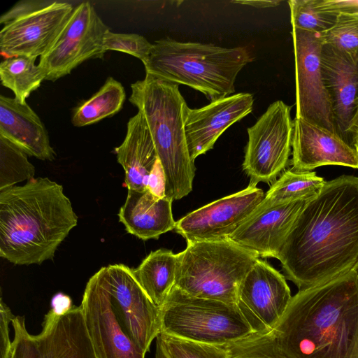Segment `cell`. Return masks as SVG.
I'll return each mask as SVG.
<instances>
[{
	"label": "cell",
	"mask_w": 358,
	"mask_h": 358,
	"mask_svg": "<svg viewBox=\"0 0 358 358\" xmlns=\"http://www.w3.org/2000/svg\"><path fill=\"white\" fill-rule=\"evenodd\" d=\"M101 280L118 316L131 339L146 353L160 333V308L136 280L132 268L122 264L101 267Z\"/></svg>",
	"instance_id": "12"
},
{
	"label": "cell",
	"mask_w": 358,
	"mask_h": 358,
	"mask_svg": "<svg viewBox=\"0 0 358 358\" xmlns=\"http://www.w3.org/2000/svg\"><path fill=\"white\" fill-rule=\"evenodd\" d=\"M78 224L62 185L34 178L0 190V256L16 265L52 259Z\"/></svg>",
	"instance_id": "3"
},
{
	"label": "cell",
	"mask_w": 358,
	"mask_h": 358,
	"mask_svg": "<svg viewBox=\"0 0 358 358\" xmlns=\"http://www.w3.org/2000/svg\"><path fill=\"white\" fill-rule=\"evenodd\" d=\"M292 297L285 276L259 258L241 283L236 303L255 333L266 334L280 320Z\"/></svg>",
	"instance_id": "15"
},
{
	"label": "cell",
	"mask_w": 358,
	"mask_h": 358,
	"mask_svg": "<svg viewBox=\"0 0 358 358\" xmlns=\"http://www.w3.org/2000/svg\"><path fill=\"white\" fill-rule=\"evenodd\" d=\"M321 70L332 104L336 133L352 146L348 129L358 108V53L324 43Z\"/></svg>",
	"instance_id": "19"
},
{
	"label": "cell",
	"mask_w": 358,
	"mask_h": 358,
	"mask_svg": "<svg viewBox=\"0 0 358 358\" xmlns=\"http://www.w3.org/2000/svg\"><path fill=\"white\" fill-rule=\"evenodd\" d=\"M27 154L0 136V190L34 178V166Z\"/></svg>",
	"instance_id": "28"
},
{
	"label": "cell",
	"mask_w": 358,
	"mask_h": 358,
	"mask_svg": "<svg viewBox=\"0 0 358 358\" xmlns=\"http://www.w3.org/2000/svg\"><path fill=\"white\" fill-rule=\"evenodd\" d=\"M172 202L167 196L158 198L148 189H128L118 213L119 220L127 233L143 241L158 239L162 234L175 229Z\"/></svg>",
	"instance_id": "22"
},
{
	"label": "cell",
	"mask_w": 358,
	"mask_h": 358,
	"mask_svg": "<svg viewBox=\"0 0 358 358\" xmlns=\"http://www.w3.org/2000/svg\"><path fill=\"white\" fill-rule=\"evenodd\" d=\"M155 358H169L162 345L156 339V350Z\"/></svg>",
	"instance_id": "41"
},
{
	"label": "cell",
	"mask_w": 358,
	"mask_h": 358,
	"mask_svg": "<svg viewBox=\"0 0 358 358\" xmlns=\"http://www.w3.org/2000/svg\"><path fill=\"white\" fill-rule=\"evenodd\" d=\"M290 110L282 101H275L248 128L243 169L250 182H273L287 166L294 129Z\"/></svg>",
	"instance_id": "9"
},
{
	"label": "cell",
	"mask_w": 358,
	"mask_h": 358,
	"mask_svg": "<svg viewBox=\"0 0 358 358\" xmlns=\"http://www.w3.org/2000/svg\"><path fill=\"white\" fill-rule=\"evenodd\" d=\"M108 29L90 2L76 6L52 46L40 57L44 80L55 81L87 59L103 58Z\"/></svg>",
	"instance_id": "10"
},
{
	"label": "cell",
	"mask_w": 358,
	"mask_h": 358,
	"mask_svg": "<svg viewBox=\"0 0 358 358\" xmlns=\"http://www.w3.org/2000/svg\"><path fill=\"white\" fill-rule=\"evenodd\" d=\"M178 254L176 287L192 296L236 303L259 257L229 240L187 243Z\"/></svg>",
	"instance_id": "6"
},
{
	"label": "cell",
	"mask_w": 358,
	"mask_h": 358,
	"mask_svg": "<svg viewBox=\"0 0 358 358\" xmlns=\"http://www.w3.org/2000/svg\"><path fill=\"white\" fill-rule=\"evenodd\" d=\"M252 94L241 92L215 100L199 108H183L184 128L190 158L194 161L212 149L222 133L250 113Z\"/></svg>",
	"instance_id": "17"
},
{
	"label": "cell",
	"mask_w": 358,
	"mask_h": 358,
	"mask_svg": "<svg viewBox=\"0 0 358 358\" xmlns=\"http://www.w3.org/2000/svg\"><path fill=\"white\" fill-rule=\"evenodd\" d=\"M293 122L292 169L310 171L326 165L358 169L356 150L338 134L300 118Z\"/></svg>",
	"instance_id": "20"
},
{
	"label": "cell",
	"mask_w": 358,
	"mask_h": 358,
	"mask_svg": "<svg viewBox=\"0 0 358 358\" xmlns=\"http://www.w3.org/2000/svg\"><path fill=\"white\" fill-rule=\"evenodd\" d=\"M231 2L234 3L245 4L258 8L275 7L281 3L280 1H233Z\"/></svg>",
	"instance_id": "39"
},
{
	"label": "cell",
	"mask_w": 358,
	"mask_h": 358,
	"mask_svg": "<svg viewBox=\"0 0 358 358\" xmlns=\"http://www.w3.org/2000/svg\"><path fill=\"white\" fill-rule=\"evenodd\" d=\"M129 101L143 115L166 177V196L179 200L192 190L194 161L186 141L178 85L148 74L131 85Z\"/></svg>",
	"instance_id": "4"
},
{
	"label": "cell",
	"mask_w": 358,
	"mask_h": 358,
	"mask_svg": "<svg viewBox=\"0 0 358 358\" xmlns=\"http://www.w3.org/2000/svg\"><path fill=\"white\" fill-rule=\"evenodd\" d=\"M125 99L122 85L108 77L98 92L73 109L72 124L80 127L112 116L122 109Z\"/></svg>",
	"instance_id": "26"
},
{
	"label": "cell",
	"mask_w": 358,
	"mask_h": 358,
	"mask_svg": "<svg viewBox=\"0 0 358 358\" xmlns=\"http://www.w3.org/2000/svg\"><path fill=\"white\" fill-rule=\"evenodd\" d=\"M36 59L35 57L17 56L7 57L0 64L2 85L12 90L15 98L20 103H25L44 80L39 66L35 64Z\"/></svg>",
	"instance_id": "27"
},
{
	"label": "cell",
	"mask_w": 358,
	"mask_h": 358,
	"mask_svg": "<svg viewBox=\"0 0 358 358\" xmlns=\"http://www.w3.org/2000/svg\"><path fill=\"white\" fill-rule=\"evenodd\" d=\"M320 6L336 15H358V0H320Z\"/></svg>",
	"instance_id": "37"
},
{
	"label": "cell",
	"mask_w": 358,
	"mask_h": 358,
	"mask_svg": "<svg viewBox=\"0 0 358 358\" xmlns=\"http://www.w3.org/2000/svg\"><path fill=\"white\" fill-rule=\"evenodd\" d=\"M229 358H277L267 334H254L243 340L224 345Z\"/></svg>",
	"instance_id": "33"
},
{
	"label": "cell",
	"mask_w": 358,
	"mask_h": 358,
	"mask_svg": "<svg viewBox=\"0 0 358 358\" xmlns=\"http://www.w3.org/2000/svg\"><path fill=\"white\" fill-rule=\"evenodd\" d=\"M160 332L215 345L255 334L237 303L188 294L176 286L160 307Z\"/></svg>",
	"instance_id": "7"
},
{
	"label": "cell",
	"mask_w": 358,
	"mask_h": 358,
	"mask_svg": "<svg viewBox=\"0 0 358 358\" xmlns=\"http://www.w3.org/2000/svg\"><path fill=\"white\" fill-rule=\"evenodd\" d=\"M152 48L145 37L137 34L114 33L109 30L105 32L103 39V49L127 53L139 59L145 64Z\"/></svg>",
	"instance_id": "32"
},
{
	"label": "cell",
	"mask_w": 358,
	"mask_h": 358,
	"mask_svg": "<svg viewBox=\"0 0 358 358\" xmlns=\"http://www.w3.org/2000/svg\"><path fill=\"white\" fill-rule=\"evenodd\" d=\"M73 9L71 3L53 1L5 24L0 31L1 55L41 57L52 46Z\"/></svg>",
	"instance_id": "16"
},
{
	"label": "cell",
	"mask_w": 358,
	"mask_h": 358,
	"mask_svg": "<svg viewBox=\"0 0 358 358\" xmlns=\"http://www.w3.org/2000/svg\"><path fill=\"white\" fill-rule=\"evenodd\" d=\"M115 152L124 171L127 189L146 190L158 156L146 121L139 111L129 120L124 140Z\"/></svg>",
	"instance_id": "23"
},
{
	"label": "cell",
	"mask_w": 358,
	"mask_h": 358,
	"mask_svg": "<svg viewBox=\"0 0 358 358\" xmlns=\"http://www.w3.org/2000/svg\"><path fill=\"white\" fill-rule=\"evenodd\" d=\"M265 196L250 182L244 189L208 203L176 222L175 231L187 243L227 240L255 211Z\"/></svg>",
	"instance_id": "13"
},
{
	"label": "cell",
	"mask_w": 358,
	"mask_h": 358,
	"mask_svg": "<svg viewBox=\"0 0 358 358\" xmlns=\"http://www.w3.org/2000/svg\"><path fill=\"white\" fill-rule=\"evenodd\" d=\"M348 135L351 144L353 146L354 138L357 135H358V108L349 127Z\"/></svg>",
	"instance_id": "40"
},
{
	"label": "cell",
	"mask_w": 358,
	"mask_h": 358,
	"mask_svg": "<svg viewBox=\"0 0 358 358\" xmlns=\"http://www.w3.org/2000/svg\"><path fill=\"white\" fill-rule=\"evenodd\" d=\"M159 341L169 358H229L224 345L192 341L160 332Z\"/></svg>",
	"instance_id": "30"
},
{
	"label": "cell",
	"mask_w": 358,
	"mask_h": 358,
	"mask_svg": "<svg viewBox=\"0 0 358 358\" xmlns=\"http://www.w3.org/2000/svg\"><path fill=\"white\" fill-rule=\"evenodd\" d=\"M52 2L41 0L20 1L1 16L0 23L5 24L22 15L39 10Z\"/></svg>",
	"instance_id": "35"
},
{
	"label": "cell",
	"mask_w": 358,
	"mask_h": 358,
	"mask_svg": "<svg viewBox=\"0 0 358 358\" xmlns=\"http://www.w3.org/2000/svg\"><path fill=\"white\" fill-rule=\"evenodd\" d=\"M147 189L158 198L166 197V177L159 159L156 161L148 179Z\"/></svg>",
	"instance_id": "36"
},
{
	"label": "cell",
	"mask_w": 358,
	"mask_h": 358,
	"mask_svg": "<svg viewBox=\"0 0 358 358\" xmlns=\"http://www.w3.org/2000/svg\"><path fill=\"white\" fill-rule=\"evenodd\" d=\"M73 306L69 296L59 293L52 298L50 310L57 315H62L69 311Z\"/></svg>",
	"instance_id": "38"
},
{
	"label": "cell",
	"mask_w": 358,
	"mask_h": 358,
	"mask_svg": "<svg viewBox=\"0 0 358 358\" xmlns=\"http://www.w3.org/2000/svg\"><path fill=\"white\" fill-rule=\"evenodd\" d=\"M296 117L336 133L332 104L321 70V34L292 28Z\"/></svg>",
	"instance_id": "11"
},
{
	"label": "cell",
	"mask_w": 358,
	"mask_h": 358,
	"mask_svg": "<svg viewBox=\"0 0 358 358\" xmlns=\"http://www.w3.org/2000/svg\"><path fill=\"white\" fill-rule=\"evenodd\" d=\"M307 201H289L254 211L228 240L259 258L278 259L289 232Z\"/></svg>",
	"instance_id": "18"
},
{
	"label": "cell",
	"mask_w": 358,
	"mask_h": 358,
	"mask_svg": "<svg viewBox=\"0 0 358 358\" xmlns=\"http://www.w3.org/2000/svg\"><path fill=\"white\" fill-rule=\"evenodd\" d=\"M11 324L14 338L8 358H96L80 306L62 315L50 310L37 335L27 331L23 316L15 315Z\"/></svg>",
	"instance_id": "8"
},
{
	"label": "cell",
	"mask_w": 358,
	"mask_h": 358,
	"mask_svg": "<svg viewBox=\"0 0 358 358\" xmlns=\"http://www.w3.org/2000/svg\"><path fill=\"white\" fill-rule=\"evenodd\" d=\"M352 271H355V273H356V275L358 277V260H357V263L355 264V265L354 266Z\"/></svg>",
	"instance_id": "43"
},
{
	"label": "cell",
	"mask_w": 358,
	"mask_h": 358,
	"mask_svg": "<svg viewBox=\"0 0 358 358\" xmlns=\"http://www.w3.org/2000/svg\"><path fill=\"white\" fill-rule=\"evenodd\" d=\"M266 334L277 358H358L355 271L299 290Z\"/></svg>",
	"instance_id": "2"
},
{
	"label": "cell",
	"mask_w": 358,
	"mask_h": 358,
	"mask_svg": "<svg viewBox=\"0 0 358 358\" xmlns=\"http://www.w3.org/2000/svg\"><path fill=\"white\" fill-rule=\"evenodd\" d=\"M80 306L96 358H145V352L119 320L96 273L86 285Z\"/></svg>",
	"instance_id": "14"
},
{
	"label": "cell",
	"mask_w": 358,
	"mask_h": 358,
	"mask_svg": "<svg viewBox=\"0 0 358 358\" xmlns=\"http://www.w3.org/2000/svg\"><path fill=\"white\" fill-rule=\"evenodd\" d=\"M178 254L166 249L151 252L133 274L151 301L161 307L176 285Z\"/></svg>",
	"instance_id": "24"
},
{
	"label": "cell",
	"mask_w": 358,
	"mask_h": 358,
	"mask_svg": "<svg viewBox=\"0 0 358 358\" xmlns=\"http://www.w3.org/2000/svg\"><path fill=\"white\" fill-rule=\"evenodd\" d=\"M0 136L15 145L27 155L52 161L56 153L48 131L37 114L15 97L0 96Z\"/></svg>",
	"instance_id": "21"
},
{
	"label": "cell",
	"mask_w": 358,
	"mask_h": 358,
	"mask_svg": "<svg viewBox=\"0 0 358 358\" xmlns=\"http://www.w3.org/2000/svg\"><path fill=\"white\" fill-rule=\"evenodd\" d=\"M353 147L355 150H356L357 155H358V135H357L353 141Z\"/></svg>",
	"instance_id": "42"
},
{
	"label": "cell",
	"mask_w": 358,
	"mask_h": 358,
	"mask_svg": "<svg viewBox=\"0 0 358 358\" xmlns=\"http://www.w3.org/2000/svg\"><path fill=\"white\" fill-rule=\"evenodd\" d=\"M9 307L0 302V358H8L13 341L10 339L9 324L14 317Z\"/></svg>",
	"instance_id": "34"
},
{
	"label": "cell",
	"mask_w": 358,
	"mask_h": 358,
	"mask_svg": "<svg viewBox=\"0 0 358 358\" xmlns=\"http://www.w3.org/2000/svg\"><path fill=\"white\" fill-rule=\"evenodd\" d=\"M292 28L322 34L336 23L338 15L320 6V0H289Z\"/></svg>",
	"instance_id": "29"
},
{
	"label": "cell",
	"mask_w": 358,
	"mask_h": 358,
	"mask_svg": "<svg viewBox=\"0 0 358 358\" xmlns=\"http://www.w3.org/2000/svg\"><path fill=\"white\" fill-rule=\"evenodd\" d=\"M278 259L299 290L344 275L358 260V178L341 176L307 201Z\"/></svg>",
	"instance_id": "1"
},
{
	"label": "cell",
	"mask_w": 358,
	"mask_h": 358,
	"mask_svg": "<svg viewBox=\"0 0 358 358\" xmlns=\"http://www.w3.org/2000/svg\"><path fill=\"white\" fill-rule=\"evenodd\" d=\"M321 36L324 44L358 53V15L339 14L335 24Z\"/></svg>",
	"instance_id": "31"
},
{
	"label": "cell",
	"mask_w": 358,
	"mask_h": 358,
	"mask_svg": "<svg viewBox=\"0 0 358 358\" xmlns=\"http://www.w3.org/2000/svg\"><path fill=\"white\" fill-rule=\"evenodd\" d=\"M327 181L315 171L291 169L275 180L255 211L297 200H310L321 192Z\"/></svg>",
	"instance_id": "25"
},
{
	"label": "cell",
	"mask_w": 358,
	"mask_h": 358,
	"mask_svg": "<svg viewBox=\"0 0 358 358\" xmlns=\"http://www.w3.org/2000/svg\"><path fill=\"white\" fill-rule=\"evenodd\" d=\"M253 59L248 47L227 48L166 38L152 44L143 64L146 74L189 86L213 101L235 92L238 73Z\"/></svg>",
	"instance_id": "5"
}]
</instances>
